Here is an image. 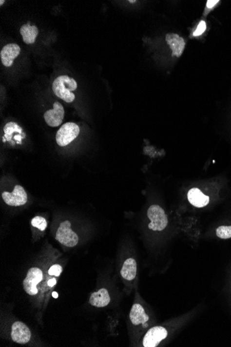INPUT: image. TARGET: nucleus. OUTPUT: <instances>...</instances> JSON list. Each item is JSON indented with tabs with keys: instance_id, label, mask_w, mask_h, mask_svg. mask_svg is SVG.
Wrapping results in <instances>:
<instances>
[{
	"instance_id": "f257e3e1",
	"label": "nucleus",
	"mask_w": 231,
	"mask_h": 347,
	"mask_svg": "<svg viewBox=\"0 0 231 347\" xmlns=\"http://www.w3.org/2000/svg\"><path fill=\"white\" fill-rule=\"evenodd\" d=\"M77 88V81L68 76L62 75L58 77L53 83L52 88L54 94L67 103H72L75 99V91Z\"/></svg>"
},
{
	"instance_id": "f03ea898",
	"label": "nucleus",
	"mask_w": 231,
	"mask_h": 347,
	"mask_svg": "<svg viewBox=\"0 0 231 347\" xmlns=\"http://www.w3.org/2000/svg\"><path fill=\"white\" fill-rule=\"evenodd\" d=\"M148 217L150 220L148 228L153 231H163L168 224V218L166 212L159 205H154L149 207Z\"/></svg>"
},
{
	"instance_id": "7ed1b4c3",
	"label": "nucleus",
	"mask_w": 231,
	"mask_h": 347,
	"mask_svg": "<svg viewBox=\"0 0 231 347\" xmlns=\"http://www.w3.org/2000/svg\"><path fill=\"white\" fill-rule=\"evenodd\" d=\"M70 221L65 220L60 223L56 231V239L64 246L73 248L78 243V236L71 229Z\"/></svg>"
},
{
	"instance_id": "20e7f679",
	"label": "nucleus",
	"mask_w": 231,
	"mask_h": 347,
	"mask_svg": "<svg viewBox=\"0 0 231 347\" xmlns=\"http://www.w3.org/2000/svg\"><path fill=\"white\" fill-rule=\"evenodd\" d=\"M80 133V128L77 123L69 122L64 123L58 131L56 134V142L60 146L69 145L77 139Z\"/></svg>"
},
{
	"instance_id": "39448f33",
	"label": "nucleus",
	"mask_w": 231,
	"mask_h": 347,
	"mask_svg": "<svg viewBox=\"0 0 231 347\" xmlns=\"http://www.w3.org/2000/svg\"><path fill=\"white\" fill-rule=\"evenodd\" d=\"M42 271L38 268H32L28 271L26 277L23 281V288L29 295L38 294L37 285L42 280Z\"/></svg>"
},
{
	"instance_id": "423d86ee",
	"label": "nucleus",
	"mask_w": 231,
	"mask_h": 347,
	"mask_svg": "<svg viewBox=\"0 0 231 347\" xmlns=\"http://www.w3.org/2000/svg\"><path fill=\"white\" fill-rule=\"evenodd\" d=\"M1 197L5 203L12 207L22 206L28 200L27 194L20 185H16L11 193L4 192L1 194Z\"/></svg>"
},
{
	"instance_id": "0eeeda50",
	"label": "nucleus",
	"mask_w": 231,
	"mask_h": 347,
	"mask_svg": "<svg viewBox=\"0 0 231 347\" xmlns=\"http://www.w3.org/2000/svg\"><path fill=\"white\" fill-rule=\"evenodd\" d=\"M168 331L164 327H153L147 332L143 340V346L144 347H157L162 340L167 338Z\"/></svg>"
},
{
	"instance_id": "6e6552de",
	"label": "nucleus",
	"mask_w": 231,
	"mask_h": 347,
	"mask_svg": "<svg viewBox=\"0 0 231 347\" xmlns=\"http://www.w3.org/2000/svg\"><path fill=\"white\" fill-rule=\"evenodd\" d=\"M11 338L15 343L24 345L30 341L31 330L23 322H14L11 327Z\"/></svg>"
},
{
	"instance_id": "1a4fd4ad",
	"label": "nucleus",
	"mask_w": 231,
	"mask_h": 347,
	"mask_svg": "<svg viewBox=\"0 0 231 347\" xmlns=\"http://www.w3.org/2000/svg\"><path fill=\"white\" fill-rule=\"evenodd\" d=\"M64 110L63 106L59 102H56L54 108L49 110L44 113V119L46 123L51 127H57L60 126L63 121Z\"/></svg>"
},
{
	"instance_id": "9d476101",
	"label": "nucleus",
	"mask_w": 231,
	"mask_h": 347,
	"mask_svg": "<svg viewBox=\"0 0 231 347\" xmlns=\"http://www.w3.org/2000/svg\"><path fill=\"white\" fill-rule=\"evenodd\" d=\"M20 52V47L17 44H6L1 49L0 53L1 63L6 67L12 66L13 60L19 55Z\"/></svg>"
},
{
	"instance_id": "9b49d317",
	"label": "nucleus",
	"mask_w": 231,
	"mask_h": 347,
	"mask_svg": "<svg viewBox=\"0 0 231 347\" xmlns=\"http://www.w3.org/2000/svg\"><path fill=\"white\" fill-rule=\"evenodd\" d=\"M166 41L170 48L173 51V57L179 58L184 52L186 42L182 37L176 34H168L166 36Z\"/></svg>"
},
{
	"instance_id": "f8f14e48",
	"label": "nucleus",
	"mask_w": 231,
	"mask_h": 347,
	"mask_svg": "<svg viewBox=\"0 0 231 347\" xmlns=\"http://www.w3.org/2000/svg\"><path fill=\"white\" fill-rule=\"evenodd\" d=\"M188 200L193 206L201 208L209 205L210 198L202 193L199 189L192 188L188 193Z\"/></svg>"
},
{
	"instance_id": "ddd939ff",
	"label": "nucleus",
	"mask_w": 231,
	"mask_h": 347,
	"mask_svg": "<svg viewBox=\"0 0 231 347\" xmlns=\"http://www.w3.org/2000/svg\"><path fill=\"white\" fill-rule=\"evenodd\" d=\"M130 319L134 325H139L148 322L149 316L147 315L144 308L141 304H135L130 310Z\"/></svg>"
},
{
	"instance_id": "4468645a",
	"label": "nucleus",
	"mask_w": 231,
	"mask_h": 347,
	"mask_svg": "<svg viewBox=\"0 0 231 347\" xmlns=\"http://www.w3.org/2000/svg\"><path fill=\"white\" fill-rule=\"evenodd\" d=\"M110 300L111 299L108 291L107 289H101L92 294L89 302L93 307L103 308L107 307L110 304Z\"/></svg>"
},
{
	"instance_id": "2eb2a0df",
	"label": "nucleus",
	"mask_w": 231,
	"mask_h": 347,
	"mask_svg": "<svg viewBox=\"0 0 231 347\" xmlns=\"http://www.w3.org/2000/svg\"><path fill=\"white\" fill-rule=\"evenodd\" d=\"M137 272L136 261L133 258H129L125 260L124 264L123 265L120 274L123 279L126 280L132 281L136 277Z\"/></svg>"
},
{
	"instance_id": "dca6fc26",
	"label": "nucleus",
	"mask_w": 231,
	"mask_h": 347,
	"mask_svg": "<svg viewBox=\"0 0 231 347\" xmlns=\"http://www.w3.org/2000/svg\"><path fill=\"white\" fill-rule=\"evenodd\" d=\"M38 29L36 26L30 24H24L20 29V34L22 36L23 41L26 44H34L36 42V38L38 35Z\"/></svg>"
},
{
	"instance_id": "f3484780",
	"label": "nucleus",
	"mask_w": 231,
	"mask_h": 347,
	"mask_svg": "<svg viewBox=\"0 0 231 347\" xmlns=\"http://www.w3.org/2000/svg\"><path fill=\"white\" fill-rule=\"evenodd\" d=\"M4 132L5 133V139H7V140H11V136H12L13 133H21L22 132V129L18 126L17 123L10 122L4 126Z\"/></svg>"
},
{
	"instance_id": "a211bd4d",
	"label": "nucleus",
	"mask_w": 231,
	"mask_h": 347,
	"mask_svg": "<svg viewBox=\"0 0 231 347\" xmlns=\"http://www.w3.org/2000/svg\"><path fill=\"white\" fill-rule=\"evenodd\" d=\"M216 235L222 239L231 238V226L222 225L219 227L216 230Z\"/></svg>"
},
{
	"instance_id": "6ab92c4d",
	"label": "nucleus",
	"mask_w": 231,
	"mask_h": 347,
	"mask_svg": "<svg viewBox=\"0 0 231 347\" xmlns=\"http://www.w3.org/2000/svg\"><path fill=\"white\" fill-rule=\"evenodd\" d=\"M31 225L40 231H44L47 228V222L45 218L41 216H36L31 220Z\"/></svg>"
},
{
	"instance_id": "aec40b11",
	"label": "nucleus",
	"mask_w": 231,
	"mask_h": 347,
	"mask_svg": "<svg viewBox=\"0 0 231 347\" xmlns=\"http://www.w3.org/2000/svg\"><path fill=\"white\" fill-rule=\"evenodd\" d=\"M62 272V268L61 266L58 264H55L52 266L49 270V274L51 276H56V277H59L61 273Z\"/></svg>"
},
{
	"instance_id": "412c9836",
	"label": "nucleus",
	"mask_w": 231,
	"mask_h": 347,
	"mask_svg": "<svg viewBox=\"0 0 231 347\" xmlns=\"http://www.w3.org/2000/svg\"><path fill=\"white\" fill-rule=\"evenodd\" d=\"M206 29V24L205 21L201 20L200 22L198 24V27L197 29L194 31L193 33V36H201Z\"/></svg>"
},
{
	"instance_id": "4be33fe9",
	"label": "nucleus",
	"mask_w": 231,
	"mask_h": 347,
	"mask_svg": "<svg viewBox=\"0 0 231 347\" xmlns=\"http://www.w3.org/2000/svg\"><path fill=\"white\" fill-rule=\"evenodd\" d=\"M218 2H219L218 0H209V1H207V3H206V7H207L208 9H212V8H213Z\"/></svg>"
},
{
	"instance_id": "5701e85b",
	"label": "nucleus",
	"mask_w": 231,
	"mask_h": 347,
	"mask_svg": "<svg viewBox=\"0 0 231 347\" xmlns=\"http://www.w3.org/2000/svg\"><path fill=\"white\" fill-rule=\"evenodd\" d=\"M56 283H57V281H56V279H52L48 281V285H49V287L52 288L56 285Z\"/></svg>"
},
{
	"instance_id": "b1692460",
	"label": "nucleus",
	"mask_w": 231,
	"mask_h": 347,
	"mask_svg": "<svg viewBox=\"0 0 231 347\" xmlns=\"http://www.w3.org/2000/svg\"><path fill=\"white\" fill-rule=\"evenodd\" d=\"M52 296L53 297H54V298H58V294L56 292H52Z\"/></svg>"
},
{
	"instance_id": "393cba45",
	"label": "nucleus",
	"mask_w": 231,
	"mask_h": 347,
	"mask_svg": "<svg viewBox=\"0 0 231 347\" xmlns=\"http://www.w3.org/2000/svg\"><path fill=\"white\" fill-rule=\"evenodd\" d=\"M4 2H5V1H3V0H1V1H0V5H1H1L4 4Z\"/></svg>"
},
{
	"instance_id": "a878e982",
	"label": "nucleus",
	"mask_w": 231,
	"mask_h": 347,
	"mask_svg": "<svg viewBox=\"0 0 231 347\" xmlns=\"http://www.w3.org/2000/svg\"><path fill=\"white\" fill-rule=\"evenodd\" d=\"M130 3H135L136 2V1H130Z\"/></svg>"
}]
</instances>
